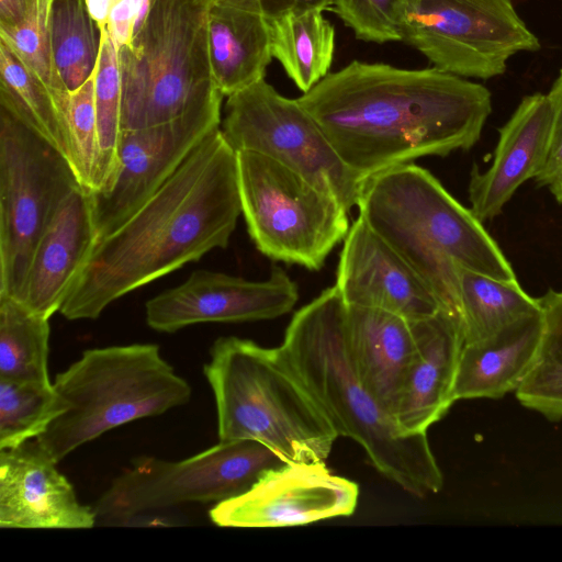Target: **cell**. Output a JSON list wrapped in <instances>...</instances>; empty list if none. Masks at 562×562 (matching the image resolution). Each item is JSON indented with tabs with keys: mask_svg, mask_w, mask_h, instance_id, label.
Masks as SVG:
<instances>
[{
	"mask_svg": "<svg viewBox=\"0 0 562 562\" xmlns=\"http://www.w3.org/2000/svg\"><path fill=\"white\" fill-rule=\"evenodd\" d=\"M356 482L322 462H286L265 472L247 491L214 504L220 527L280 528L350 516L358 504Z\"/></svg>",
	"mask_w": 562,
	"mask_h": 562,
	"instance_id": "5bb4252c",
	"label": "cell"
},
{
	"mask_svg": "<svg viewBox=\"0 0 562 562\" xmlns=\"http://www.w3.org/2000/svg\"><path fill=\"white\" fill-rule=\"evenodd\" d=\"M29 0H0V25L19 23L26 11Z\"/></svg>",
	"mask_w": 562,
	"mask_h": 562,
	"instance_id": "8d00e7d4",
	"label": "cell"
},
{
	"mask_svg": "<svg viewBox=\"0 0 562 562\" xmlns=\"http://www.w3.org/2000/svg\"><path fill=\"white\" fill-rule=\"evenodd\" d=\"M280 347L338 436L356 441L381 475L417 497L442 488L427 432H404L359 378L336 285L295 312Z\"/></svg>",
	"mask_w": 562,
	"mask_h": 562,
	"instance_id": "3957f363",
	"label": "cell"
},
{
	"mask_svg": "<svg viewBox=\"0 0 562 562\" xmlns=\"http://www.w3.org/2000/svg\"><path fill=\"white\" fill-rule=\"evenodd\" d=\"M222 100L192 109L158 125L122 131L111 183L90 192L98 239L106 237L142 207L191 151L221 127Z\"/></svg>",
	"mask_w": 562,
	"mask_h": 562,
	"instance_id": "4fadbf2b",
	"label": "cell"
},
{
	"mask_svg": "<svg viewBox=\"0 0 562 562\" xmlns=\"http://www.w3.org/2000/svg\"><path fill=\"white\" fill-rule=\"evenodd\" d=\"M402 41L441 71L480 79L503 75L515 54L540 48L512 0H408Z\"/></svg>",
	"mask_w": 562,
	"mask_h": 562,
	"instance_id": "7c38bea8",
	"label": "cell"
},
{
	"mask_svg": "<svg viewBox=\"0 0 562 562\" xmlns=\"http://www.w3.org/2000/svg\"><path fill=\"white\" fill-rule=\"evenodd\" d=\"M203 372L215 400L218 441H259L284 462L329 457L339 436L280 346L220 337Z\"/></svg>",
	"mask_w": 562,
	"mask_h": 562,
	"instance_id": "5b68a950",
	"label": "cell"
},
{
	"mask_svg": "<svg viewBox=\"0 0 562 562\" xmlns=\"http://www.w3.org/2000/svg\"><path fill=\"white\" fill-rule=\"evenodd\" d=\"M346 337L359 378L394 417L415 352L411 321L384 310L346 304Z\"/></svg>",
	"mask_w": 562,
	"mask_h": 562,
	"instance_id": "44dd1931",
	"label": "cell"
},
{
	"mask_svg": "<svg viewBox=\"0 0 562 562\" xmlns=\"http://www.w3.org/2000/svg\"><path fill=\"white\" fill-rule=\"evenodd\" d=\"M79 187L65 156L0 108V297L20 300L40 238Z\"/></svg>",
	"mask_w": 562,
	"mask_h": 562,
	"instance_id": "9c48e42d",
	"label": "cell"
},
{
	"mask_svg": "<svg viewBox=\"0 0 562 562\" xmlns=\"http://www.w3.org/2000/svg\"><path fill=\"white\" fill-rule=\"evenodd\" d=\"M212 2L252 10L261 13L268 20L278 18L293 8V0H212Z\"/></svg>",
	"mask_w": 562,
	"mask_h": 562,
	"instance_id": "d590c367",
	"label": "cell"
},
{
	"mask_svg": "<svg viewBox=\"0 0 562 562\" xmlns=\"http://www.w3.org/2000/svg\"><path fill=\"white\" fill-rule=\"evenodd\" d=\"M415 352L406 372L394 419L406 434H424L456 402L453 384L464 345L460 319L440 308L411 321Z\"/></svg>",
	"mask_w": 562,
	"mask_h": 562,
	"instance_id": "ac0fdd59",
	"label": "cell"
},
{
	"mask_svg": "<svg viewBox=\"0 0 562 562\" xmlns=\"http://www.w3.org/2000/svg\"><path fill=\"white\" fill-rule=\"evenodd\" d=\"M547 95L552 111L551 136L546 162L535 180L550 188L562 180V69Z\"/></svg>",
	"mask_w": 562,
	"mask_h": 562,
	"instance_id": "e575fe53",
	"label": "cell"
},
{
	"mask_svg": "<svg viewBox=\"0 0 562 562\" xmlns=\"http://www.w3.org/2000/svg\"><path fill=\"white\" fill-rule=\"evenodd\" d=\"M63 411L53 383L0 379V450L40 437Z\"/></svg>",
	"mask_w": 562,
	"mask_h": 562,
	"instance_id": "4dcf8cb0",
	"label": "cell"
},
{
	"mask_svg": "<svg viewBox=\"0 0 562 562\" xmlns=\"http://www.w3.org/2000/svg\"><path fill=\"white\" fill-rule=\"evenodd\" d=\"M0 108L56 148L70 162L65 115L52 93L0 41Z\"/></svg>",
	"mask_w": 562,
	"mask_h": 562,
	"instance_id": "484cf974",
	"label": "cell"
},
{
	"mask_svg": "<svg viewBox=\"0 0 562 562\" xmlns=\"http://www.w3.org/2000/svg\"><path fill=\"white\" fill-rule=\"evenodd\" d=\"M240 214L236 151L220 127L125 223L97 240L59 313L98 318L128 292L226 248Z\"/></svg>",
	"mask_w": 562,
	"mask_h": 562,
	"instance_id": "7a4b0ae2",
	"label": "cell"
},
{
	"mask_svg": "<svg viewBox=\"0 0 562 562\" xmlns=\"http://www.w3.org/2000/svg\"><path fill=\"white\" fill-rule=\"evenodd\" d=\"M49 318L0 297V379L50 384Z\"/></svg>",
	"mask_w": 562,
	"mask_h": 562,
	"instance_id": "4316f807",
	"label": "cell"
},
{
	"mask_svg": "<svg viewBox=\"0 0 562 562\" xmlns=\"http://www.w3.org/2000/svg\"><path fill=\"white\" fill-rule=\"evenodd\" d=\"M284 462L255 440L218 441L180 461L139 458L97 501V524L121 526L127 518L190 503H214L247 491Z\"/></svg>",
	"mask_w": 562,
	"mask_h": 562,
	"instance_id": "30bf717a",
	"label": "cell"
},
{
	"mask_svg": "<svg viewBox=\"0 0 562 562\" xmlns=\"http://www.w3.org/2000/svg\"><path fill=\"white\" fill-rule=\"evenodd\" d=\"M538 299L543 330L536 362L520 386L517 401L548 420H562V290Z\"/></svg>",
	"mask_w": 562,
	"mask_h": 562,
	"instance_id": "83f0119b",
	"label": "cell"
},
{
	"mask_svg": "<svg viewBox=\"0 0 562 562\" xmlns=\"http://www.w3.org/2000/svg\"><path fill=\"white\" fill-rule=\"evenodd\" d=\"M335 285L347 305L380 308L408 321L442 308L420 274L360 217L344 239Z\"/></svg>",
	"mask_w": 562,
	"mask_h": 562,
	"instance_id": "2e32d148",
	"label": "cell"
},
{
	"mask_svg": "<svg viewBox=\"0 0 562 562\" xmlns=\"http://www.w3.org/2000/svg\"><path fill=\"white\" fill-rule=\"evenodd\" d=\"M460 319L464 344L494 335L540 310L538 299L517 282L458 268Z\"/></svg>",
	"mask_w": 562,
	"mask_h": 562,
	"instance_id": "d4e9b609",
	"label": "cell"
},
{
	"mask_svg": "<svg viewBox=\"0 0 562 562\" xmlns=\"http://www.w3.org/2000/svg\"><path fill=\"white\" fill-rule=\"evenodd\" d=\"M227 98L221 130L235 151L267 156L335 195L348 212L357 206L366 180L344 164L297 99L283 97L266 79Z\"/></svg>",
	"mask_w": 562,
	"mask_h": 562,
	"instance_id": "8fae6325",
	"label": "cell"
},
{
	"mask_svg": "<svg viewBox=\"0 0 562 562\" xmlns=\"http://www.w3.org/2000/svg\"><path fill=\"white\" fill-rule=\"evenodd\" d=\"M272 57L303 93L330 70L335 29L323 11H289L269 20Z\"/></svg>",
	"mask_w": 562,
	"mask_h": 562,
	"instance_id": "cb8c5ba5",
	"label": "cell"
},
{
	"mask_svg": "<svg viewBox=\"0 0 562 562\" xmlns=\"http://www.w3.org/2000/svg\"><path fill=\"white\" fill-rule=\"evenodd\" d=\"M150 1V5L156 1V0H149Z\"/></svg>",
	"mask_w": 562,
	"mask_h": 562,
	"instance_id": "60d3db41",
	"label": "cell"
},
{
	"mask_svg": "<svg viewBox=\"0 0 562 562\" xmlns=\"http://www.w3.org/2000/svg\"><path fill=\"white\" fill-rule=\"evenodd\" d=\"M541 310L484 339L464 344L453 384V398L504 397L515 393L533 367L542 337Z\"/></svg>",
	"mask_w": 562,
	"mask_h": 562,
	"instance_id": "7402d4cb",
	"label": "cell"
},
{
	"mask_svg": "<svg viewBox=\"0 0 562 562\" xmlns=\"http://www.w3.org/2000/svg\"><path fill=\"white\" fill-rule=\"evenodd\" d=\"M52 2L29 0L25 14L19 23L0 25V41L47 88L66 117L69 92L57 74L53 58L49 33Z\"/></svg>",
	"mask_w": 562,
	"mask_h": 562,
	"instance_id": "1f68e13d",
	"label": "cell"
},
{
	"mask_svg": "<svg viewBox=\"0 0 562 562\" xmlns=\"http://www.w3.org/2000/svg\"><path fill=\"white\" fill-rule=\"evenodd\" d=\"M552 111L547 94L525 97L499 130L492 165L473 166L469 183L471 211L483 223L496 217L516 190L536 179L547 159Z\"/></svg>",
	"mask_w": 562,
	"mask_h": 562,
	"instance_id": "d6986e66",
	"label": "cell"
},
{
	"mask_svg": "<svg viewBox=\"0 0 562 562\" xmlns=\"http://www.w3.org/2000/svg\"><path fill=\"white\" fill-rule=\"evenodd\" d=\"M100 32V54L94 76L99 153L93 187L90 192L101 191L111 183L117 168L122 135L119 49L106 29H102Z\"/></svg>",
	"mask_w": 562,
	"mask_h": 562,
	"instance_id": "f546056e",
	"label": "cell"
},
{
	"mask_svg": "<svg viewBox=\"0 0 562 562\" xmlns=\"http://www.w3.org/2000/svg\"><path fill=\"white\" fill-rule=\"evenodd\" d=\"M207 35L214 80L224 97L265 79L272 59L269 20L265 15L212 2Z\"/></svg>",
	"mask_w": 562,
	"mask_h": 562,
	"instance_id": "603a6c76",
	"label": "cell"
},
{
	"mask_svg": "<svg viewBox=\"0 0 562 562\" xmlns=\"http://www.w3.org/2000/svg\"><path fill=\"white\" fill-rule=\"evenodd\" d=\"M212 0H156L130 46L119 50L122 131L173 121L223 100L210 60Z\"/></svg>",
	"mask_w": 562,
	"mask_h": 562,
	"instance_id": "52a82bcc",
	"label": "cell"
},
{
	"mask_svg": "<svg viewBox=\"0 0 562 562\" xmlns=\"http://www.w3.org/2000/svg\"><path fill=\"white\" fill-rule=\"evenodd\" d=\"M248 234L276 261L319 270L350 228L348 211L300 173L261 154L236 151Z\"/></svg>",
	"mask_w": 562,
	"mask_h": 562,
	"instance_id": "ba28073f",
	"label": "cell"
},
{
	"mask_svg": "<svg viewBox=\"0 0 562 562\" xmlns=\"http://www.w3.org/2000/svg\"><path fill=\"white\" fill-rule=\"evenodd\" d=\"M97 239L91 194L79 187L61 202L40 238L19 301L47 318L59 312Z\"/></svg>",
	"mask_w": 562,
	"mask_h": 562,
	"instance_id": "ffe728a7",
	"label": "cell"
},
{
	"mask_svg": "<svg viewBox=\"0 0 562 562\" xmlns=\"http://www.w3.org/2000/svg\"><path fill=\"white\" fill-rule=\"evenodd\" d=\"M49 33L57 74L70 93L97 68L100 29L91 18L86 0H53Z\"/></svg>",
	"mask_w": 562,
	"mask_h": 562,
	"instance_id": "f1b7e54d",
	"label": "cell"
},
{
	"mask_svg": "<svg viewBox=\"0 0 562 562\" xmlns=\"http://www.w3.org/2000/svg\"><path fill=\"white\" fill-rule=\"evenodd\" d=\"M297 300L296 283L279 266L265 281L196 270L183 283L148 300L145 314L154 330L175 333L201 323L272 319L292 311Z\"/></svg>",
	"mask_w": 562,
	"mask_h": 562,
	"instance_id": "9a60e30c",
	"label": "cell"
},
{
	"mask_svg": "<svg viewBox=\"0 0 562 562\" xmlns=\"http://www.w3.org/2000/svg\"><path fill=\"white\" fill-rule=\"evenodd\" d=\"M357 206L359 217L420 274L441 307L459 319V267L518 281L483 223L423 167L408 162L366 179Z\"/></svg>",
	"mask_w": 562,
	"mask_h": 562,
	"instance_id": "277c9868",
	"label": "cell"
},
{
	"mask_svg": "<svg viewBox=\"0 0 562 562\" xmlns=\"http://www.w3.org/2000/svg\"><path fill=\"white\" fill-rule=\"evenodd\" d=\"M53 386L64 411L36 439L56 463L116 427L186 405L192 394L155 344L87 349Z\"/></svg>",
	"mask_w": 562,
	"mask_h": 562,
	"instance_id": "8992f818",
	"label": "cell"
},
{
	"mask_svg": "<svg viewBox=\"0 0 562 562\" xmlns=\"http://www.w3.org/2000/svg\"><path fill=\"white\" fill-rule=\"evenodd\" d=\"M37 439L0 450V527L89 529L95 513L77 497L71 483Z\"/></svg>",
	"mask_w": 562,
	"mask_h": 562,
	"instance_id": "e0dca14e",
	"label": "cell"
},
{
	"mask_svg": "<svg viewBox=\"0 0 562 562\" xmlns=\"http://www.w3.org/2000/svg\"><path fill=\"white\" fill-rule=\"evenodd\" d=\"M116 1L117 0H86L88 11L100 30L106 27L110 11Z\"/></svg>",
	"mask_w": 562,
	"mask_h": 562,
	"instance_id": "74e56055",
	"label": "cell"
},
{
	"mask_svg": "<svg viewBox=\"0 0 562 562\" xmlns=\"http://www.w3.org/2000/svg\"><path fill=\"white\" fill-rule=\"evenodd\" d=\"M408 0H334L330 10L358 40L378 44L402 41Z\"/></svg>",
	"mask_w": 562,
	"mask_h": 562,
	"instance_id": "836d02e7",
	"label": "cell"
},
{
	"mask_svg": "<svg viewBox=\"0 0 562 562\" xmlns=\"http://www.w3.org/2000/svg\"><path fill=\"white\" fill-rule=\"evenodd\" d=\"M297 101L363 180L427 156L467 150L492 112L484 86L436 67L353 60Z\"/></svg>",
	"mask_w": 562,
	"mask_h": 562,
	"instance_id": "6da1fadb",
	"label": "cell"
},
{
	"mask_svg": "<svg viewBox=\"0 0 562 562\" xmlns=\"http://www.w3.org/2000/svg\"><path fill=\"white\" fill-rule=\"evenodd\" d=\"M94 72L69 93L66 120L70 165L81 187L91 191L97 168L99 138L94 106Z\"/></svg>",
	"mask_w": 562,
	"mask_h": 562,
	"instance_id": "d6a6232c",
	"label": "cell"
},
{
	"mask_svg": "<svg viewBox=\"0 0 562 562\" xmlns=\"http://www.w3.org/2000/svg\"><path fill=\"white\" fill-rule=\"evenodd\" d=\"M334 0H293L294 12H306L312 10H330Z\"/></svg>",
	"mask_w": 562,
	"mask_h": 562,
	"instance_id": "f35d334b",
	"label": "cell"
},
{
	"mask_svg": "<svg viewBox=\"0 0 562 562\" xmlns=\"http://www.w3.org/2000/svg\"><path fill=\"white\" fill-rule=\"evenodd\" d=\"M550 191L555 196V199L562 203V180L553 186H551Z\"/></svg>",
	"mask_w": 562,
	"mask_h": 562,
	"instance_id": "ab89813d",
	"label": "cell"
}]
</instances>
